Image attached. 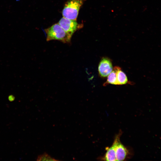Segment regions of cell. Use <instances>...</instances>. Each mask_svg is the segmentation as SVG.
<instances>
[{"mask_svg":"<svg viewBox=\"0 0 161 161\" xmlns=\"http://www.w3.org/2000/svg\"><path fill=\"white\" fill-rule=\"evenodd\" d=\"M45 31L47 41L57 40L64 43H69L70 42L72 35L66 31L58 23L45 29Z\"/></svg>","mask_w":161,"mask_h":161,"instance_id":"1","label":"cell"},{"mask_svg":"<svg viewBox=\"0 0 161 161\" xmlns=\"http://www.w3.org/2000/svg\"><path fill=\"white\" fill-rule=\"evenodd\" d=\"M116 75L117 85H122L129 83L127 78L126 74L118 66H116Z\"/></svg>","mask_w":161,"mask_h":161,"instance_id":"7","label":"cell"},{"mask_svg":"<svg viewBox=\"0 0 161 161\" xmlns=\"http://www.w3.org/2000/svg\"><path fill=\"white\" fill-rule=\"evenodd\" d=\"M113 69L111 60L107 57H103L101 60L98 67L99 75L101 78L107 77Z\"/></svg>","mask_w":161,"mask_h":161,"instance_id":"5","label":"cell"},{"mask_svg":"<svg viewBox=\"0 0 161 161\" xmlns=\"http://www.w3.org/2000/svg\"><path fill=\"white\" fill-rule=\"evenodd\" d=\"M16 0V1H18V0ZM18 0L19 1V0Z\"/></svg>","mask_w":161,"mask_h":161,"instance_id":"10","label":"cell"},{"mask_svg":"<svg viewBox=\"0 0 161 161\" xmlns=\"http://www.w3.org/2000/svg\"><path fill=\"white\" fill-rule=\"evenodd\" d=\"M86 0H69L65 3L63 10V17L76 20L80 7Z\"/></svg>","mask_w":161,"mask_h":161,"instance_id":"2","label":"cell"},{"mask_svg":"<svg viewBox=\"0 0 161 161\" xmlns=\"http://www.w3.org/2000/svg\"><path fill=\"white\" fill-rule=\"evenodd\" d=\"M76 20L63 17L58 23L66 31L72 35L77 30L81 28L83 26V24H78Z\"/></svg>","mask_w":161,"mask_h":161,"instance_id":"3","label":"cell"},{"mask_svg":"<svg viewBox=\"0 0 161 161\" xmlns=\"http://www.w3.org/2000/svg\"><path fill=\"white\" fill-rule=\"evenodd\" d=\"M106 81L103 84L104 86L110 84L117 85L116 68L115 66L112 72L108 76Z\"/></svg>","mask_w":161,"mask_h":161,"instance_id":"8","label":"cell"},{"mask_svg":"<svg viewBox=\"0 0 161 161\" xmlns=\"http://www.w3.org/2000/svg\"><path fill=\"white\" fill-rule=\"evenodd\" d=\"M103 159L104 160L108 161H117L115 144L114 142L112 146L107 149V151L103 158Z\"/></svg>","mask_w":161,"mask_h":161,"instance_id":"6","label":"cell"},{"mask_svg":"<svg viewBox=\"0 0 161 161\" xmlns=\"http://www.w3.org/2000/svg\"><path fill=\"white\" fill-rule=\"evenodd\" d=\"M122 132L120 131L115 137L114 142L115 144V149L117 161H123L126 158L128 151L126 148L121 142L120 138Z\"/></svg>","mask_w":161,"mask_h":161,"instance_id":"4","label":"cell"},{"mask_svg":"<svg viewBox=\"0 0 161 161\" xmlns=\"http://www.w3.org/2000/svg\"><path fill=\"white\" fill-rule=\"evenodd\" d=\"M37 161H59L54 158L52 157L46 152L39 155L37 158Z\"/></svg>","mask_w":161,"mask_h":161,"instance_id":"9","label":"cell"}]
</instances>
